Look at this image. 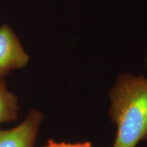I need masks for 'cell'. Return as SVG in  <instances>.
<instances>
[{
  "label": "cell",
  "mask_w": 147,
  "mask_h": 147,
  "mask_svg": "<svg viewBox=\"0 0 147 147\" xmlns=\"http://www.w3.org/2000/svg\"><path fill=\"white\" fill-rule=\"evenodd\" d=\"M109 115L117 126L113 147H136L147 140V78L123 73L110 91Z\"/></svg>",
  "instance_id": "cell-1"
},
{
  "label": "cell",
  "mask_w": 147,
  "mask_h": 147,
  "mask_svg": "<svg viewBox=\"0 0 147 147\" xmlns=\"http://www.w3.org/2000/svg\"><path fill=\"white\" fill-rule=\"evenodd\" d=\"M43 119L41 112L32 109L23 122L15 127L0 129V147H34Z\"/></svg>",
  "instance_id": "cell-2"
},
{
  "label": "cell",
  "mask_w": 147,
  "mask_h": 147,
  "mask_svg": "<svg viewBox=\"0 0 147 147\" xmlns=\"http://www.w3.org/2000/svg\"><path fill=\"white\" fill-rule=\"evenodd\" d=\"M29 61L17 36L8 25L0 27V68L6 71L23 68Z\"/></svg>",
  "instance_id": "cell-3"
},
{
  "label": "cell",
  "mask_w": 147,
  "mask_h": 147,
  "mask_svg": "<svg viewBox=\"0 0 147 147\" xmlns=\"http://www.w3.org/2000/svg\"><path fill=\"white\" fill-rule=\"evenodd\" d=\"M18 98L0 78V124L15 121L18 115Z\"/></svg>",
  "instance_id": "cell-4"
},
{
  "label": "cell",
  "mask_w": 147,
  "mask_h": 147,
  "mask_svg": "<svg viewBox=\"0 0 147 147\" xmlns=\"http://www.w3.org/2000/svg\"><path fill=\"white\" fill-rule=\"evenodd\" d=\"M43 147H92L90 142L68 143L57 142L53 140H49L47 144Z\"/></svg>",
  "instance_id": "cell-5"
},
{
  "label": "cell",
  "mask_w": 147,
  "mask_h": 147,
  "mask_svg": "<svg viewBox=\"0 0 147 147\" xmlns=\"http://www.w3.org/2000/svg\"><path fill=\"white\" fill-rule=\"evenodd\" d=\"M6 74H7L6 71L2 70V69L0 68V78H2L3 76H5V75Z\"/></svg>",
  "instance_id": "cell-6"
},
{
  "label": "cell",
  "mask_w": 147,
  "mask_h": 147,
  "mask_svg": "<svg viewBox=\"0 0 147 147\" xmlns=\"http://www.w3.org/2000/svg\"><path fill=\"white\" fill-rule=\"evenodd\" d=\"M146 65L147 67V55H146Z\"/></svg>",
  "instance_id": "cell-7"
}]
</instances>
